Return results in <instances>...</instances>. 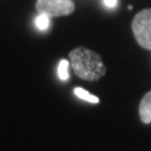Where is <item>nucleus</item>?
<instances>
[{"label":"nucleus","instance_id":"1","mask_svg":"<svg viewBox=\"0 0 151 151\" xmlns=\"http://www.w3.org/2000/svg\"><path fill=\"white\" fill-rule=\"evenodd\" d=\"M68 58L74 74L84 81H98L107 72L102 57L86 47H77L72 49Z\"/></svg>","mask_w":151,"mask_h":151},{"label":"nucleus","instance_id":"7","mask_svg":"<svg viewBox=\"0 0 151 151\" xmlns=\"http://www.w3.org/2000/svg\"><path fill=\"white\" fill-rule=\"evenodd\" d=\"M49 18L47 14H39V17L35 19V25L38 27V29L45 30L49 28Z\"/></svg>","mask_w":151,"mask_h":151},{"label":"nucleus","instance_id":"5","mask_svg":"<svg viewBox=\"0 0 151 151\" xmlns=\"http://www.w3.org/2000/svg\"><path fill=\"white\" fill-rule=\"evenodd\" d=\"M73 91H74L76 96H77L78 98H81V100H84V101L91 102V103H98V102H100V98H98V97L93 96V94H91L88 91H86V89H83L81 87H76Z\"/></svg>","mask_w":151,"mask_h":151},{"label":"nucleus","instance_id":"6","mask_svg":"<svg viewBox=\"0 0 151 151\" xmlns=\"http://www.w3.org/2000/svg\"><path fill=\"white\" fill-rule=\"evenodd\" d=\"M69 62L67 59H62L58 65V76L62 81H67L69 78Z\"/></svg>","mask_w":151,"mask_h":151},{"label":"nucleus","instance_id":"8","mask_svg":"<svg viewBox=\"0 0 151 151\" xmlns=\"http://www.w3.org/2000/svg\"><path fill=\"white\" fill-rule=\"evenodd\" d=\"M103 3L108 8H115L117 5V3H119V0H103Z\"/></svg>","mask_w":151,"mask_h":151},{"label":"nucleus","instance_id":"4","mask_svg":"<svg viewBox=\"0 0 151 151\" xmlns=\"http://www.w3.org/2000/svg\"><path fill=\"white\" fill-rule=\"evenodd\" d=\"M139 115H140V120L144 124L146 125L151 124V91L146 93L142 97V100L140 101Z\"/></svg>","mask_w":151,"mask_h":151},{"label":"nucleus","instance_id":"2","mask_svg":"<svg viewBox=\"0 0 151 151\" xmlns=\"http://www.w3.org/2000/svg\"><path fill=\"white\" fill-rule=\"evenodd\" d=\"M131 28L137 44L151 50V8L136 14L132 19Z\"/></svg>","mask_w":151,"mask_h":151},{"label":"nucleus","instance_id":"3","mask_svg":"<svg viewBox=\"0 0 151 151\" xmlns=\"http://www.w3.org/2000/svg\"><path fill=\"white\" fill-rule=\"evenodd\" d=\"M35 9L48 17H65L76 10L73 0H37Z\"/></svg>","mask_w":151,"mask_h":151}]
</instances>
